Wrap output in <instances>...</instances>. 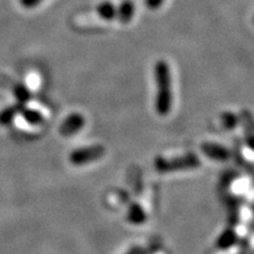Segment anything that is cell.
<instances>
[{
	"instance_id": "obj_1",
	"label": "cell",
	"mask_w": 254,
	"mask_h": 254,
	"mask_svg": "<svg viewBox=\"0 0 254 254\" xmlns=\"http://www.w3.org/2000/svg\"><path fill=\"white\" fill-rule=\"evenodd\" d=\"M154 79L157 85L155 94V111L159 116H167L172 110L173 90L172 74L167 62L158 60L154 66Z\"/></svg>"
},
{
	"instance_id": "obj_2",
	"label": "cell",
	"mask_w": 254,
	"mask_h": 254,
	"mask_svg": "<svg viewBox=\"0 0 254 254\" xmlns=\"http://www.w3.org/2000/svg\"><path fill=\"white\" fill-rule=\"evenodd\" d=\"M95 11L104 20L128 24L131 23L135 14V5L129 0H126L119 5L112 4L110 1H104L95 7Z\"/></svg>"
},
{
	"instance_id": "obj_3",
	"label": "cell",
	"mask_w": 254,
	"mask_h": 254,
	"mask_svg": "<svg viewBox=\"0 0 254 254\" xmlns=\"http://www.w3.org/2000/svg\"><path fill=\"white\" fill-rule=\"evenodd\" d=\"M154 166L158 172L171 173L199 167L200 160L194 153H189L182 155V157H176L171 159L157 158L154 161Z\"/></svg>"
},
{
	"instance_id": "obj_4",
	"label": "cell",
	"mask_w": 254,
	"mask_h": 254,
	"mask_svg": "<svg viewBox=\"0 0 254 254\" xmlns=\"http://www.w3.org/2000/svg\"><path fill=\"white\" fill-rule=\"evenodd\" d=\"M105 154V147L101 145H91L87 147H81L79 150L73 151L69 155V161L73 165L81 166V165H87L93 161L99 160Z\"/></svg>"
},
{
	"instance_id": "obj_5",
	"label": "cell",
	"mask_w": 254,
	"mask_h": 254,
	"mask_svg": "<svg viewBox=\"0 0 254 254\" xmlns=\"http://www.w3.org/2000/svg\"><path fill=\"white\" fill-rule=\"evenodd\" d=\"M85 125V119L81 114L72 113L64 120L60 126V133L64 136H71L78 133Z\"/></svg>"
},
{
	"instance_id": "obj_6",
	"label": "cell",
	"mask_w": 254,
	"mask_h": 254,
	"mask_svg": "<svg viewBox=\"0 0 254 254\" xmlns=\"http://www.w3.org/2000/svg\"><path fill=\"white\" fill-rule=\"evenodd\" d=\"M201 151L206 157L218 161H226L231 155L227 148L219 144H214V142H204L201 145Z\"/></svg>"
},
{
	"instance_id": "obj_7",
	"label": "cell",
	"mask_w": 254,
	"mask_h": 254,
	"mask_svg": "<svg viewBox=\"0 0 254 254\" xmlns=\"http://www.w3.org/2000/svg\"><path fill=\"white\" fill-rule=\"evenodd\" d=\"M240 122L245 129L246 141L251 148L254 150V118L249 110H243L240 114Z\"/></svg>"
},
{
	"instance_id": "obj_8",
	"label": "cell",
	"mask_w": 254,
	"mask_h": 254,
	"mask_svg": "<svg viewBox=\"0 0 254 254\" xmlns=\"http://www.w3.org/2000/svg\"><path fill=\"white\" fill-rule=\"evenodd\" d=\"M127 219L129 222L134 225H140L146 221V213L145 211L138 204H133L128 208V213H127Z\"/></svg>"
},
{
	"instance_id": "obj_9",
	"label": "cell",
	"mask_w": 254,
	"mask_h": 254,
	"mask_svg": "<svg viewBox=\"0 0 254 254\" xmlns=\"http://www.w3.org/2000/svg\"><path fill=\"white\" fill-rule=\"evenodd\" d=\"M236 241H237L236 232H233L232 230H227L225 231L220 237H219L217 245L220 247V249H228V247H231L234 243H236Z\"/></svg>"
},
{
	"instance_id": "obj_10",
	"label": "cell",
	"mask_w": 254,
	"mask_h": 254,
	"mask_svg": "<svg viewBox=\"0 0 254 254\" xmlns=\"http://www.w3.org/2000/svg\"><path fill=\"white\" fill-rule=\"evenodd\" d=\"M221 120H222V124H224V126L226 127V128L232 129L238 125L239 118H238L236 114H233L232 112H225V113H222Z\"/></svg>"
},
{
	"instance_id": "obj_11",
	"label": "cell",
	"mask_w": 254,
	"mask_h": 254,
	"mask_svg": "<svg viewBox=\"0 0 254 254\" xmlns=\"http://www.w3.org/2000/svg\"><path fill=\"white\" fill-rule=\"evenodd\" d=\"M26 119L32 124H40L41 120H43V117L38 112H36V111H30L26 114Z\"/></svg>"
},
{
	"instance_id": "obj_12",
	"label": "cell",
	"mask_w": 254,
	"mask_h": 254,
	"mask_svg": "<svg viewBox=\"0 0 254 254\" xmlns=\"http://www.w3.org/2000/svg\"><path fill=\"white\" fill-rule=\"evenodd\" d=\"M163 2L164 0H146V5H147V7L151 9L158 8Z\"/></svg>"
},
{
	"instance_id": "obj_13",
	"label": "cell",
	"mask_w": 254,
	"mask_h": 254,
	"mask_svg": "<svg viewBox=\"0 0 254 254\" xmlns=\"http://www.w3.org/2000/svg\"><path fill=\"white\" fill-rule=\"evenodd\" d=\"M125 254H141V250L139 247H132L131 250H128Z\"/></svg>"
},
{
	"instance_id": "obj_14",
	"label": "cell",
	"mask_w": 254,
	"mask_h": 254,
	"mask_svg": "<svg viewBox=\"0 0 254 254\" xmlns=\"http://www.w3.org/2000/svg\"><path fill=\"white\" fill-rule=\"evenodd\" d=\"M25 1H26L27 6H34V5L39 4L41 0H25Z\"/></svg>"
},
{
	"instance_id": "obj_15",
	"label": "cell",
	"mask_w": 254,
	"mask_h": 254,
	"mask_svg": "<svg viewBox=\"0 0 254 254\" xmlns=\"http://www.w3.org/2000/svg\"><path fill=\"white\" fill-rule=\"evenodd\" d=\"M253 23H254V18H253Z\"/></svg>"
}]
</instances>
